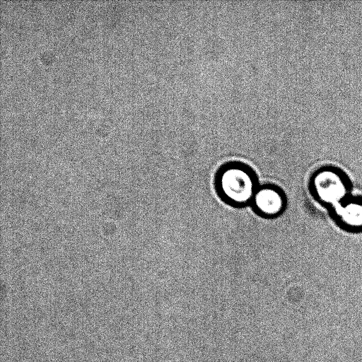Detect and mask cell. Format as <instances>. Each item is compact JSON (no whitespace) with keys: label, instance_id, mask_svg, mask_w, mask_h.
<instances>
[{"label":"cell","instance_id":"3957f363","mask_svg":"<svg viewBox=\"0 0 362 362\" xmlns=\"http://www.w3.org/2000/svg\"><path fill=\"white\" fill-rule=\"evenodd\" d=\"M313 190L325 202L339 204L344 199L347 191L346 182L340 172L325 168L315 175Z\"/></svg>","mask_w":362,"mask_h":362},{"label":"cell","instance_id":"7a4b0ae2","mask_svg":"<svg viewBox=\"0 0 362 362\" xmlns=\"http://www.w3.org/2000/svg\"><path fill=\"white\" fill-rule=\"evenodd\" d=\"M250 206L259 216L276 218L285 211L287 206L286 196L283 189L274 184H264L257 188Z\"/></svg>","mask_w":362,"mask_h":362},{"label":"cell","instance_id":"277c9868","mask_svg":"<svg viewBox=\"0 0 362 362\" xmlns=\"http://www.w3.org/2000/svg\"><path fill=\"white\" fill-rule=\"evenodd\" d=\"M337 218L341 223L354 228L362 227V201L344 199L336 209Z\"/></svg>","mask_w":362,"mask_h":362},{"label":"cell","instance_id":"6da1fadb","mask_svg":"<svg viewBox=\"0 0 362 362\" xmlns=\"http://www.w3.org/2000/svg\"><path fill=\"white\" fill-rule=\"evenodd\" d=\"M214 182L220 199L234 208L250 205L259 186L254 170L239 161L228 162L220 166Z\"/></svg>","mask_w":362,"mask_h":362}]
</instances>
